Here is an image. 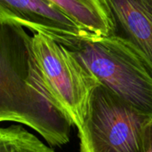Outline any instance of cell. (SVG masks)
<instances>
[{"label":"cell","instance_id":"cell-1","mask_svg":"<svg viewBox=\"0 0 152 152\" xmlns=\"http://www.w3.org/2000/svg\"><path fill=\"white\" fill-rule=\"evenodd\" d=\"M22 28L1 25L0 121L28 126L50 145L69 142L73 125L48 88Z\"/></svg>","mask_w":152,"mask_h":152},{"label":"cell","instance_id":"cell-2","mask_svg":"<svg viewBox=\"0 0 152 152\" xmlns=\"http://www.w3.org/2000/svg\"><path fill=\"white\" fill-rule=\"evenodd\" d=\"M78 133L81 152H147L152 142V117L98 83Z\"/></svg>","mask_w":152,"mask_h":152},{"label":"cell","instance_id":"cell-3","mask_svg":"<svg viewBox=\"0 0 152 152\" xmlns=\"http://www.w3.org/2000/svg\"><path fill=\"white\" fill-rule=\"evenodd\" d=\"M72 52L101 84L152 117V72L127 37L86 41Z\"/></svg>","mask_w":152,"mask_h":152},{"label":"cell","instance_id":"cell-4","mask_svg":"<svg viewBox=\"0 0 152 152\" xmlns=\"http://www.w3.org/2000/svg\"><path fill=\"white\" fill-rule=\"evenodd\" d=\"M29 47L51 93L79 129L90 94L100 82L71 50L49 37L33 34Z\"/></svg>","mask_w":152,"mask_h":152},{"label":"cell","instance_id":"cell-5","mask_svg":"<svg viewBox=\"0 0 152 152\" xmlns=\"http://www.w3.org/2000/svg\"><path fill=\"white\" fill-rule=\"evenodd\" d=\"M0 23L43 35L71 51L97 39L49 0H0Z\"/></svg>","mask_w":152,"mask_h":152},{"label":"cell","instance_id":"cell-6","mask_svg":"<svg viewBox=\"0 0 152 152\" xmlns=\"http://www.w3.org/2000/svg\"><path fill=\"white\" fill-rule=\"evenodd\" d=\"M118 25L152 72V0H108Z\"/></svg>","mask_w":152,"mask_h":152},{"label":"cell","instance_id":"cell-7","mask_svg":"<svg viewBox=\"0 0 152 152\" xmlns=\"http://www.w3.org/2000/svg\"><path fill=\"white\" fill-rule=\"evenodd\" d=\"M96 38L118 34V25L108 0H49Z\"/></svg>","mask_w":152,"mask_h":152},{"label":"cell","instance_id":"cell-8","mask_svg":"<svg viewBox=\"0 0 152 152\" xmlns=\"http://www.w3.org/2000/svg\"><path fill=\"white\" fill-rule=\"evenodd\" d=\"M0 152H54L20 126L0 129Z\"/></svg>","mask_w":152,"mask_h":152},{"label":"cell","instance_id":"cell-9","mask_svg":"<svg viewBox=\"0 0 152 152\" xmlns=\"http://www.w3.org/2000/svg\"><path fill=\"white\" fill-rule=\"evenodd\" d=\"M147 152H152V142H151V148H150V150L148 151Z\"/></svg>","mask_w":152,"mask_h":152}]
</instances>
